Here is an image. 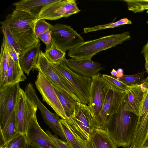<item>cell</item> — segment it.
<instances>
[{
  "mask_svg": "<svg viewBox=\"0 0 148 148\" xmlns=\"http://www.w3.org/2000/svg\"><path fill=\"white\" fill-rule=\"evenodd\" d=\"M137 117L126 109L123 100L112 116L106 130L117 147H130Z\"/></svg>",
  "mask_w": 148,
  "mask_h": 148,
  "instance_id": "1",
  "label": "cell"
},
{
  "mask_svg": "<svg viewBox=\"0 0 148 148\" xmlns=\"http://www.w3.org/2000/svg\"><path fill=\"white\" fill-rule=\"evenodd\" d=\"M7 16L11 32L23 51L40 41L34 32L35 24L38 18L16 8Z\"/></svg>",
  "mask_w": 148,
  "mask_h": 148,
  "instance_id": "2",
  "label": "cell"
},
{
  "mask_svg": "<svg viewBox=\"0 0 148 148\" xmlns=\"http://www.w3.org/2000/svg\"><path fill=\"white\" fill-rule=\"evenodd\" d=\"M66 59L53 64L58 75L78 102L89 106L92 78L84 76L70 69Z\"/></svg>",
  "mask_w": 148,
  "mask_h": 148,
  "instance_id": "3",
  "label": "cell"
},
{
  "mask_svg": "<svg viewBox=\"0 0 148 148\" xmlns=\"http://www.w3.org/2000/svg\"><path fill=\"white\" fill-rule=\"evenodd\" d=\"M130 38V32H127L84 42L69 51L68 56L74 59H91L98 52L122 44Z\"/></svg>",
  "mask_w": 148,
  "mask_h": 148,
  "instance_id": "4",
  "label": "cell"
},
{
  "mask_svg": "<svg viewBox=\"0 0 148 148\" xmlns=\"http://www.w3.org/2000/svg\"><path fill=\"white\" fill-rule=\"evenodd\" d=\"M125 94V92L110 87L100 113L95 117L92 118L94 128L106 130L112 116L124 100Z\"/></svg>",
  "mask_w": 148,
  "mask_h": 148,
  "instance_id": "5",
  "label": "cell"
},
{
  "mask_svg": "<svg viewBox=\"0 0 148 148\" xmlns=\"http://www.w3.org/2000/svg\"><path fill=\"white\" fill-rule=\"evenodd\" d=\"M50 30L53 42L64 52L75 48L84 42L80 34L70 26L57 23L51 25Z\"/></svg>",
  "mask_w": 148,
  "mask_h": 148,
  "instance_id": "6",
  "label": "cell"
},
{
  "mask_svg": "<svg viewBox=\"0 0 148 148\" xmlns=\"http://www.w3.org/2000/svg\"><path fill=\"white\" fill-rule=\"evenodd\" d=\"M92 120L89 106L77 102L71 117L66 120L74 132L86 141L94 128Z\"/></svg>",
  "mask_w": 148,
  "mask_h": 148,
  "instance_id": "7",
  "label": "cell"
},
{
  "mask_svg": "<svg viewBox=\"0 0 148 148\" xmlns=\"http://www.w3.org/2000/svg\"><path fill=\"white\" fill-rule=\"evenodd\" d=\"M37 107L35 102L21 88L16 108L18 133H26L30 120L36 115Z\"/></svg>",
  "mask_w": 148,
  "mask_h": 148,
  "instance_id": "8",
  "label": "cell"
},
{
  "mask_svg": "<svg viewBox=\"0 0 148 148\" xmlns=\"http://www.w3.org/2000/svg\"><path fill=\"white\" fill-rule=\"evenodd\" d=\"M144 95L142 104L140 115L138 116L136 129L131 147L142 148L148 136V76L143 82Z\"/></svg>",
  "mask_w": 148,
  "mask_h": 148,
  "instance_id": "9",
  "label": "cell"
},
{
  "mask_svg": "<svg viewBox=\"0 0 148 148\" xmlns=\"http://www.w3.org/2000/svg\"><path fill=\"white\" fill-rule=\"evenodd\" d=\"M21 88L19 83L7 85L0 90V128L5 126L15 110Z\"/></svg>",
  "mask_w": 148,
  "mask_h": 148,
  "instance_id": "10",
  "label": "cell"
},
{
  "mask_svg": "<svg viewBox=\"0 0 148 148\" xmlns=\"http://www.w3.org/2000/svg\"><path fill=\"white\" fill-rule=\"evenodd\" d=\"M80 11L74 0H57L44 7L40 12L38 20H55L67 17Z\"/></svg>",
  "mask_w": 148,
  "mask_h": 148,
  "instance_id": "11",
  "label": "cell"
},
{
  "mask_svg": "<svg viewBox=\"0 0 148 148\" xmlns=\"http://www.w3.org/2000/svg\"><path fill=\"white\" fill-rule=\"evenodd\" d=\"M92 78L88 106L93 118L100 113L110 86L99 72Z\"/></svg>",
  "mask_w": 148,
  "mask_h": 148,
  "instance_id": "12",
  "label": "cell"
},
{
  "mask_svg": "<svg viewBox=\"0 0 148 148\" xmlns=\"http://www.w3.org/2000/svg\"><path fill=\"white\" fill-rule=\"evenodd\" d=\"M35 84L41 95L43 101L50 106L62 119L68 120L53 85L39 72H38Z\"/></svg>",
  "mask_w": 148,
  "mask_h": 148,
  "instance_id": "13",
  "label": "cell"
},
{
  "mask_svg": "<svg viewBox=\"0 0 148 148\" xmlns=\"http://www.w3.org/2000/svg\"><path fill=\"white\" fill-rule=\"evenodd\" d=\"M36 69L38 72L41 73L50 82L54 87L58 89L64 91L75 99L73 94L60 78L53 64L47 59L44 53L41 51L38 56Z\"/></svg>",
  "mask_w": 148,
  "mask_h": 148,
  "instance_id": "14",
  "label": "cell"
},
{
  "mask_svg": "<svg viewBox=\"0 0 148 148\" xmlns=\"http://www.w3.org/2000/svg\"><path fill=\"white\" fill-rule=\"evenodd\" d=\"M25 135L29 142L42 148H58L40 126L36 115L30 120Z\"/></svg>",
  "mask_w": 148,
  "mask_h": 148,
  "instance_id": "15",
  "label": "cell"
},
{
  "mask_svg": "<svg viewBox=\"0 0 148 148\" xmlns=\"http://www.w3.org/2000/svg\"><path fill=\"white\" fill-rule=\"evenodd\" d=\"M127 87L124 100L126 108L135 115L139 116L144 95L142 82L139 84L127 86Z\"/></svg>",
  "mask_w": 148,
  "mask_h": 148,
  "instance_id": "16",
  "label": "cell"
},
{
  "mask_svg": "<svg viewBox=\"0 0 148 148\" xmlns=\"http://www.w3.org/2000/svg\"><path fill=\"white\" fill-rule=\"evenodd\" d=\"M66 64L69 68L75 72L84 76L92 78L99 72L104 68L97 62L90 59H66Z\"/></svg>",
  "mask_w": 148,
  "mask_h": 148,
  "instance_id": "17",
  "label": "cell"
},
{
  "mask_svg": "<svg viewBox=\"0 0 148 148\" xmlns=\"http://www.w3.org/2000/svg\"><path fill=\"white\" fill-rule=\"evenodd\" d=\"M25 91L28 96L37 105L46 124L51 129L57 128L59 125L60 120L59 116L56 113L50 112L42 103L38 98L35 90L31 83H28L26 86Z\"/></svg>",
  "mask_w": 148,
  "mask_h": 148,
  "instance_id": "18",
  "label": "cell"
},
{
  "mask_svg": "<svg viewBox=\"0 0 148 148\" xmlns=\"http://www.w3.org/2000/svg\"><path fill=\"white\" fill-rule=\"evenodd\" d=\"M40 41L25 50L20 56L19 61L23 71L29 75L31 70L36 69L37 62L40 51Z\"/></svg>",
  "mask_w": 148,
  "mask_h": 148,
  "instance_id": "19",
  "label": "cell"
},
{
  "mask_svg": "<svg viewBox=\"0 0 148 148\" xmlns=\"http://www.w3.org/2000/svg\"><path fill=\"white\" fill-rule=\"evenodd\" d=\"M88 148H117L106 130L94 128L86 141Z\"/></svg>",
  "mask_w": 148,
  "mask_h": 148,
  "instance_id": "20",
  "label": "cell"
},
{
  "mask_svg": "<svg viewBox=\"0 0 148 148\" xmlns=\"http://www.w3.org/2000/svg\"><path fill=\"white\" fill-rule=\"evenodd\" d=\"M57 0H22L12 4L16 8L27 12L38 18L42 9Z\"/></svg>",
  "mask_w": 148,
  "mask_h": 148,
  "instance_id": "21",
  "label": "cell"
},
{
  "mask_svg": "<svg viewBox=\"0 0 148 148\" xmlns=\"http://www.w3.org/2000/svg\"><path fill=\"white\" fill-rule=\"evenodd\" d=\"M59 123L66 138V142L72 148H88L86 141L74 132L66 120L60 119Z\"/></svg>",
  "mask_w": 148,
  "mask_h": 148,
  "instance_id": "22",
  "label": "cell"
},
{
  "mask_svg": "<svg viewBox=\"0 0 148 148\" xmlns=\"http://www.w3.org/2000/svg\"><path fill=\"white\" fill-rule=\"evenodd\" d=\"M24 75L19 62L14 61L10 56L7 73V84L10 85L24 81Z\"/></svg>",
  "mask_w": 148,
  "mask_h": 148,
  "instance_id": "23",
  "label": "cell"
},
{
  "mask_svg": "<svg viewBox=\"0 0 148 148\" xmlns=\"http://www.w3.org/2000/svg\"><path fill=\"white\" fill-rule=\"evenodd\" d=\"M53 88L65 112L69 119L71 117L74 112L77 101L64 91L58 89L54 87Z\"/></svg>",
  "mask_w": 148,
  "mask_h": 148,
  "instance_id": "24",
  "label": "cell"
},
{
  "mask_svg": "<svg viewBox=\"0 0 148 148\" xmlns=\"http://www.w3.org/2000/svg\"><path fill=\"white\" fill-rule=\"evenodd\" d=\"M10 57L4 40L3 39L0 55V90L7 85Z\"/></svg>",
  "mask_w": 148,
  "mask_h": 148,
  "instance_id": "25",
  "label": "cell"
},
{
  "mask_svg": "<svg viewBox=\"0 0 148 148\" xmlns=\"http://www.w3.org/2000/svg\"><path fill=\"white\" fill-rule=\"evenodd\" d=\"M0 133L3 135L6 144L19 133L17 129L16 109L3 128H0Z\"/></svg>",
  "mask_w": 148,
  "mask_h": 148,
  "instance_id": "26",
  "label": "cell"
},
{
  "mask_svg": "<svg viewBox=\"0 0 148 148\" xmlns=\"http://www.w3.org/2000/svg\"><path fill=\"white\" fill-rule=\"evenodd\" d=\"M1 29L3 36L7 42L14 47L16 52L19 57L24 51L18 44L12 35L9 26L8 18L6 16L5 19L0 22Z\"/></svg>",
  "mask_w": 148,
  "mask_h": 148,
  "instance_id": "27",
  "label": "cell"
},
{
  "mask_svg": "<svg viewBox=\"0 0 148 148\" xmlns=\"http://www.w3.org/2000/svg\"><path fill=\"white\" fill-rule=\"evenodd\" d=\"M44 54L47 59L53 64L66 59L65 52L58 47L52 40L51 47L49 49H46Z\"/></svg>",
  "mask_w": 148,
  "mask_h": 148,
  "instance_id": "28",
  "label": "cell"
},
{
  "mask_svg": "<svg viewBox=\"0 0 148 148\" xmlns=\"http://www.w3.org/2000/svg\"><path fill=\"white\" fill-rule=\"evenodd\" d=\"M132 23L131 21L127 18H124L114 22H112L108 24L97 25L92 27L84 28L83 29L84 32L87 33L108 28H114L125 24H130Z\"/></svg>",
  "mask_w": 148,
  "mask_h": 148,
  "instance_id": "29",
  "label": "cell"
},
{
  "mask_svg": "<svg viewBox=\"0 0 148 148\" xmlns=\"http://www.w3.org/2000/svg\"><path fill=\"white\" fill-rule=\"evenodd\" d=\"M129 10L134 13L148 10V0H124Z\"/></svg>",
  "mask_w": 148,
  "mask_h": 148,
  "instance_id": "30",
  "label": "cell"
},
{
  "mask_svg": "<svg viewBox=\"0 0 148 148\" xmlns=\"http://www.w3.org/2000/svg\"><path fill=\"white\" fill-rule=\"evenodd\" d=\"M145 71L132 75H123L117 79L127 86L141 84L145 79L144 78Z\"/></svg>",
  "mask_w": 148,
  "mask_h": 148,
  "instance_id": "31",
  "label": "cell"
},
{
  "mask_svg": "<svg viewBox=\"0 0 148 148\" xmlns=\"http://www.w3.org/2000/svg\"><path fill=\"white\" fill-rule=\"evenodd\" d=\"M27 142L25 134L19 133L3 147L6 148H27Z\"/></svg>",
  "mask_w": 148,
  "mask_h": 148,
  "instance_id": "32",
  "label": "cell"
},
{
  "mask_svg": "<svg viewBox=\"0 0 148 148\" xmlns=\"http://www.w3.org/2000/svg\"><path fill=\"white\" fill-rule=\"evenodd\" d=\"M102 77L110 87L125 92L127 90V86L118 79L115 77L107 74L102 75Z\"/></svg>",
  "mask_w": 148,
  "mask_h": 148,
  "instance_id": "33",
  "label": "cell"
},
{
  "mask_svg": "<svg viewBox=\"0 0 148 148\" xmlns=\"http://www.w3.org/2000/svg\"><path fill=\"white\" fill-rule=\"evenodd\" d=\"M51 24L47 22L44 19L37 20L34 25V32L36 37L39 36L50 30Z\"/></svg>",
  "mask_w": 148,
  "mask_h": 148,
  "instance_id": "34",
  "label": "cell"
},
{
  "mask_svg": "<svg viewBox=\"0 0 148 148\" xmlns=\"http://www.w3.org/2000/svg\"><path fill=\"white\" fill-rule=\"evenodd\" d=\"M46 133L58 148H72L66 142L60 139L56 135H53L49 130L46 131Z\"/></svg>",
  "mask_w": 148,
  "mask_h": 148,
  "instance_id": "35",
  "label": "cell"
},
{
  "mask_svg": "<svg viewBox=\"0 0 148 148\" xmlns=\"http://www.w3.org/2000/svg\"><path fill=\"white\" fill-rule=\"evenodd\" d=\"M46 46V49L50 48L52 45V39L51 35V31L49 30L40 36L38 37Z\"/></svg>",
  "mask_w": 148,
  "mask_h": 148,
  "instance_id": "36",
  "label": "cell"
},
{
  "mask_svg": "<svg viewBox=\"0 0 148 148\" xmlns=\"http://www.w3.org/2000/svg\"><path fill=\"white\" fill-rule=\"evenodd\" d=\"M3 39L4 40L10 56L14 61L16 62H19V57L18 56L13 46L7 42L4 36H3Z\"/></svg>",
  "mask_w": 148,
  "mask_h": 148,
  "instance_id": "37",
  "label": "cell"
},
{
  "mask_svg": "<svg viewBox=\"0 0 148 148\" xmlns=\"http://www.w3.org/2000/svg\"><path fill=\"white\" fill-rule=\"evenodd\" d=\"M145 60V67L146 72H148V41L147 43L143 46L141 51Z\"/></svg>",
  "mask_w": 148,
  "mask_h": 148,
  "instance_id": "38",
  "label": "cell"
},
{
  "mask_svg": "<svg viewBox=\"0 0 148 148\" xmlns=\"http://www.w3.org/2000/svg\"><path fill=\"white\" fill-rule=\"evenodd\" d=\"M117 73L116 75L115 76V77L117 79H118L121 77L123 75V69L119 68L117 70Z\"/></svg>",
  "mask_w": 148,
  "mask_h": 148,
  "instance_id": "39",
  "label": "cell"
},
{
  "mask_svg": "<svg viewBox=\"0 0 148 148\" xmlns=\"http://www.w3.org/2000/svg\"><path fill=\"white\" fill-rule=\"evenodd\" d=\"M27 148H42L39 147L31 143L28 141Z\"/></svg>",
  "mask_w": 148,
  "mask_h": 148,
  "instance_id": "40",
  "label": "cell"
},
{
  "mask_svg": "<svg viewBox=\"0 0 148 148\" xmlns=\"http://www.w3.org/2000/svg\"><path fill=\"white\" fill-rule=\"evenodd\" d=\"M117 71L114 69H113L110 72L111 76L115 77L117 74Z\"/></svg>",
  "mask_w": 148,
  "mask_h": 148,
  "instance_id": "41",
  "label": "cell"
},
{
  "mask_svg": "<svg viewBox=\"0 0 148 148\" xmlns=\"http://www.w3.org/2000/svg\"><path fill=\"white\" fill-rule=\"evenodd\" d=\"M148 148V136L145 140L143 147Z\"/></svg>",
  "mask_w": 148,
  "mask_h": 148,
  "instance_id": "42",
  "label": "cell"
},
{
  "mask_svg": "<svg viewBox=\"0 0 148 148\" xmlns=\"http://www.w3.org/2000/svg\"><path fill=\"white\" fill-rule=\"evenodd\" d=\"M146 13L148 14V10H147ZM147 23L148 24V20L146 23Z\"/></svg>",
  "mask_w": 148,
  "mask_h": 148,
  "instance_id": "43",
  "label": "cell"
},
{
  "mask_svg": "<svg viewBox=\"0 0 148 148\" xmlns=\"http://www.w3.org/2000/svg\"><path fill=\"white\" fill-rule=\"evenodd\" d=\"M0 148H6L5 147H2Z\"/></svg>",
  "mask_w": 148,
  "mask_h": 148,
  "instance_id": "44",
  "label": "cell"
},
{
  "mask_svg": "<svg viewBox=\"0 0 148 148\" xmlns=\"http://www.w3.org/2000/svg\"><path fill=\"white\" fill-rule=\"evenodd\" d=\"M129 148H132V147L130 146V147ZM142 148H145L143 147Z\"/></svg>",
  "mask_w": 148,
  "mask_h": 148,
  "instance_id": "45",
  "label": "cell"
},
{
  "mask_svg": "<svg viewBox=\"0 0 148 148\" xmlns=\"http://www.w3.org/2000/svg\"><path fill=\"white\" fill-rule=\"evenodd\" d=\"M147 73H148V72Z\"/></svg>",
  "mask_w": 148,
  "mask_h": 148,
  "instance_id": "46",
  "label": "cell"
}]
</instances>
